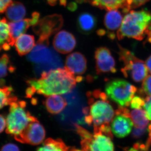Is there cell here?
Instances as JSON below:
<instances>
[{
	"instance_id": "cell-34",
	"label": "cell",
	"mask_w": 151,
	"mask_h": 151,
	"mask_svg": "<svg viewBox=\"0 0 151 151\" xmlns=\"http://www.w3.org/2000/svg\"><path fill=\"white\" fill-rule=\"evenodd\" d=\"M6 123L5 119L1 115H0V133L3 132L5 128Z\"/></svg>"
},
{
	"instance_id": "cell-37",
	"label": "cell",
	"mask_w": 151,
	"mask_h": 151,
	"mask_svg": "<svg viewBox=\"0 0 151 151\" xmlns=\"http://www.w3.org/2000/svg\"><path fill=\"white\" fill-rule=\"evenodd\" d=\"M147 129L149 133V138L147 143L150 145H151V122L150 124L149 125Z\"/></svg>"
},
{
	"instance_id": "cell-25",
	"label": "cell",
	"mask_w": 151,
	"mask_h": 151,
	"mask_svg": "<svg viewBox=\"0 0 151 151\" xmlns=\"http://www.w3.org/2000/svg\"><path fill=\"white\" fill-rule=\"evenodd\" d=\"M15 68L11 63L9 57L4 54L0 58V86H3L5 81L3 78L7 75L8 72L13 73Z\"/></svg>"
},
{
	"instance_id": "cell-32",
	"label": "cell",
	"mask_w": 151,
	"mask_h": 151,
	"mask_svg": "<svg viewBox=\"0 0 151 151\" xmlns=\"http://www.w3.org/2000/svg\"><path fill=\"white\" fill-rule=\"evenodd\" d=\"M12 2V0H0V14L5 12Z\"/></svg>"
},
{
	"instance_id": "cell-19",
	"label": "cell",
	"mask_w": 151,
	"mask_h": 151,
	"mask_svg": "<svg viewBox=\"0 0 151 151\" xmlns=\"http://www.w3.org/2000/svg\"><path fill=\"white\" fill-rule=\"evenodd\" d=\"M45 105L48 112L57 114L61 112L67 105L65 98L58 94L48 96L45 102Z\"/></svg>"
},
{
	"instance_id": "cell-23",
	"label": "cell",
	"mask_w": 151,
	"mask_h": 151,
	"mask_svg": "<svg viewBox=\"0 0 151 151\" xmlns=\"http://www.w3.org/2000/svg\"><path fill=\"white\" fill-rule=\"evenodd\" d=\"M70 149V147L66 146L61 139H54L50 138L45 140L37 150L65 151L69 150Z\"/></svg>"
},
{
	"instance_id": "cell-6",
	"label": "cell",
	"mask_w": 151,
	"mask_h": 151,
	"mask_svg": "<svg viewBox=\"0 0 151 151\" xmlns=\"http://www.w3.org/2000/svg\"><path fill=\"white\" fill-rule=\"evenodd\" d=\"M75 126L77 134L81 137L82 150H114V145L110 137L100 132H94V134H92L78 124H75Z\"/></svg>"
},
{
	"instance_id": "cell-15",
	"label": "cell",
	"mask_w": 151,
	"mask_h": 151,
	"mask_svg": "<svg viewBox=\"0 0 151 151\" xmlns=\"http://www.w3.org/2000/svg\"><path fill=\"white\" fill-rule=\"evenodd\" d=\"M65 67L74 75H82L87 68V62L85 57L79 52L71 53L66 58Z\"/></svg>"
},
{
	"instance_id": "cell-3",
	"label": "cell",
	"mask_w": 151,
	"mask_h": 151,
	"mask_svg": "<svg viewBox=\"0 0 151 151\" xmlns=\"http://www.w3.org/2000/svg\"><path fill=\"white\" fill-rule=\"evenodd\" d=\"M146 36L151 42V13L148 11L131 10L124 17L117 32L119 40L125 37L142 40Z\"/></svg>"
},
{
	"instance_id": "cell-21",
	"label": "cell",
	"mask_w": 151,
	"mask_h": 151,
	"mask_svg": "<svg viewBox=\"0 0 151 151\" xmlns=\"http://www.w3.org/2000/svg\"><path fill=\"white\" fill-rule=\"evenodd\" d=\"M26 14L24 5L19 2H12L6 11V16L11 22L19 21L22 19Z\"/></svg>"
},
{
	"instance_id": "cell-5",
	"label": "cell",
	"mask_w": 151,
	"mask_h": 151,
	"mask_svg": "<svg viewBox=\"0 0 151 151\" xmlns=\"http://www.w3.org/2000/svg\"><path fill=\"white\" fill-rule=\"evenodd\" d=\"M119 59L124 65L121 70L124 76H130L136 82L143 81L148 73L145 63L136 57L129 50L119 45Z\"/></svg>"
},
{
	"instance_id": "cell-22",
	"label": "cell",
	"mask_w": 151,
	"mask_h": 151,
	"mask_svg": "<svg viewBox=\"0 0 151 151\" xmlns=\"http://www.w3.org/2000/svg\"><path fill=\"white\" fill-rule=\"evenodd\" d=\"M11 47L7 20L5 18H0V52L2 50H9Z\"/></svg>"
},
{
	"instance_id": "cell-17",
	"label": "cell",
	"mask_w": 151,
	"mask_h": 151,
	"mask_svg": "<svg viewBox=\"0 0 151 151\" xmlns=\"http://www.w3.org/2000/svg\"><path fill=\"white\" fill-rule=\"evenodd\" d=\"M77 24L80 32L84 34H89L96 27L97 20L92 14L83 13L78 16Z\"/></svg>"
},
{
	"instance_id": "cell-1",
	"label": "cell",
	"mask_w": 151,
	"mask_h": 151,
	"mask_svg": "<svg viewBox=\"0 0 151 151\" xmlns=\"http://www.w3.org/2000/svg\"><path fill=\"white\" fill-rule=\"evenodd\" d=\"M77 77L66 67L43 71L39 78L27 81L29 86L27 89V97H31L35 92L46 97L68 93L76 85Z\"/></svg>"
},
{
	"instance_id": "cell-4",
	"label": "cell",
	"mask_w": 151,
	"mask_h": 151,
	"mask_svg": "<svg viewBox=\"0 0 151 151\" xmlns=\"http://www.w3.org/2000/svg\"><path fill=\"white\" fill-rule=\"evenodd\" d=\"M9 113L6 119V132L9 134L18 135L31 122L37 118L26 110V103L17 100L10 104Z\"/></svg>"
},
{
	"instance_id": "cell-27",
	"label": "cell",
	"mask_w": 151,
	"mask_h": 151,
	"mask_svg": "<svg viewBox=\"0 0 151 151\" xmlns=\"http://www.w3.org/2000/svg\"><path fill=\"white\" fill-rule=\"evenodd\" d=\"M149 1L150 0H128L127 7L124 13H128L129 11L142 6Z\"/></svg>"
},
{
	"instance_id": "cell-36",
	"label": "cell",
	"mask_w": 151,
	"mask_h": 151,
	"mask_svg": "<svg viewBox=\"0 0 151 151\" xmlns=\"http://www.w3.org/2000/svg\"><path fill=\"white\" fill-rule=\"evenodd\" d=\"M68 9L70 11H75L77 9V5L74 3H70L68 6Z\"/></svg>"
},
{
	"instance_id": "cell-14",
	"label": "cell",
	"mask_w": 151,
	"mask_h": 151,
	"mask_svg": "<svg viewBox=\"0 0 151 151\" xmlns=\"http://www.w3.org/2000/svg\"><path fill=\"white\" fill-rule=\"evenodd\" d=\"M133 124L129 117L123 114H117L111 122V131L117 137L124 138L132 132Z\"/></svg>"
},
{
	"instance_id": "cell-9",
	"label": "cell",
	"mask_w": 151,
	"mask_h": 151,
	"mask_svg": "<svg viewBox=\"0 0 151 151\" xmlns=\"http://www.w3.org/2000/svg\"><path fill=\"white\" fill-rule=\"evenodd\" d=\"M63 19L62 16L54 14L41 19L34 25L32 29L39 36L38 42L49 44V37L62 28Z\"/></svg>"
},
{
	"instance_id": "cell-33",
	"label": "cell",
	"mask_w": 151,
	"mask_h": 151,
	"mask_svg": "<svg viewBox=\"0 0 151 151\" xmlns=\"http://www.w3.org/2000/svg\"><path fill=\"white\" fill-rule=\"evenodd\" d=\"M19 149L17 146L14 144H6L3 146L1 149V151H19Z\"/></svg>"
},
{
	"instance_id": "cell-10",
	"label": "cell",
	"mask_w": 151,
	"mask_h": 151,
	"mask_svg": "<svg viewBox=\"0 0 151 151\" xmlns=\"http://www.w3.org/2000/svg\"><path fill=\"white\" fill-rule=\"evenodd\" d=\"M45 136V129L37 119L30 123L20 134L14 136V139L21 143L37 145L43 142Z\"/></svg>"
},
{
	"instance_id": "cell-7",
	"label": "cell",
	"mask_w": 151,
	"mask_h": 151,
	"mask_svg": "<svg viewBox=\"0 0 151 151\" xmlns=\"http://www.w3.org/2000/svg\"><path fill=\"white\" fill-rule=\"evenodd\" d=\"M107 97L122 107L130 105L137 88L126 80L116 79L108 82L105 86Z\"/></svg>"
},
{
	"instance_id": "cell-29",
	"label": "cell",
	"mask_w": 151,
	"mask_h": 151,
	"mask_svg": "<svg viewBox=\"0 0 151 151\" xmlns=\"http://www.w3.org/2000/svg\"><path fill=\"white\" fill-rule=\"evenodd\" d=\"M145 103V99L142 97L136 96L132 98L130 105L132 109H139L141 108V107L143 106Z\"/></svg>"
},
{
	"instance_id": "cell-20",
	"label": "cell",
	"mask_w": 151,
	"mask_h": 151,
	"mask_svg": "<svg viewBox=\"0 0 151 151\" xmlns=\"http://www.w3.org/2000/svg\"><path fill=\"white\" fill-rule=\"evenodd\" d=\"M91 4L101 9L109 11L122 9L123 12L127 7L128 0H86Z\"/></svg>"
},
{
	"instance_id": "cell-24",
	"label": "cell",
	"mask_w": 151,
	"mask_h": 151,
	"mask_svg": "<svg viewBox=\"0 0 151 151\" xmlns=\"http://www.w3.org/2000/svg\"><path fill=\"white\" fill-rule=\"evenodd\" d=\"M130 118L136 128L144 129L148 126L149 119L145 111L141 108L134 109L130 113Z\"/></svg>"
},
{
	"instance_id": "cell-31",
	"label": "cell",
	"mask_w": 151,
	"mask_h": 151,
	"mask_svg": "<svg viewBox=\"0 0 151 151\" xmlns=\"http://www.w3.org/2000/svg\"><path fill=\"white\" fill-rule=\"evenodd\" d=\"M147 131H148L147 128L139 129L135 127L132 131V137L134 138H140L145 134Z\"/></svg>"
},
{
	"instance_id": "cell-35",
	"label": "cell",
	"mask_w": 151,
	"mask_h": 151,
	"mask_svg": "<svg viewBox=\"0 0 151 151\" xmlns=\"http://www.w3.org/2000/svg\"><path fill=\"white\" fill-rule=\"evenodd\" d=\"M145 64L148 72L151 74V55L146 60Z\"/></svg>"
},
{
	"instance_id": "cell-38",
	"label": "cell",
	"mask_w": 151,
	"mask_h": 151,
	"mask_svg": "<svg viewBox=\"0 0 151 151\" xmlns=\"http://www.w3.org/2000/svg\"><path fill=\"white\" fill-rule=\"evenodd\" d=\"M58 0H47V3L50 5L54 6L56 4Z\"/></svg>"
},
{
	"instance_id": "cell-11",
	"label": "cell",
	"mask_w": 151,
	"mask_h": 151,
	"mask_svg": "<svg viewBox=\"0 0 151 151\" xmlns=\"http://www.w3.org/2000/svg\"><path fill=\"white\" fill-rule=\"evenodd\" d=\"M95 59L97 74L116 72L115 60L107 47H102L97 48L95 52Z\"/></svg>"
},
{
	"instance_id": "cell-26",
	"label": "cell",
	"mask_w": 151,
	"mask_h": 151,
	"mask_svg": "<svg viewBox=\"0 0 151 151\" xmlns=\"http://www.w3.org/2000/svg\"><path fill=\"white\" fill-rule=\"evenodd\" d=\"M13 89L11 86L0 87V109L6 105H9L13 101L17 100L13 94Z\"/></svg>"
},
{
	"instance_id": "cell-18",
	"label": "cell",
	"mask_w": 151,
	"mask_h": 151,
	"mask_svg": "<svg viewBox=\"0 0 151 151\" xmlns=\"http://www.w3.org/2000/svg\"><path fill=\"white\" fill-rule=\"evenodd\" d=\"M15 46L20 56H23L29 53L35 46V40L34 36L23 34L17 39Z\"/></svg>"
},
{
	"instance_id": "cell-8",
	"label": "cell",
	"mask_w": 151,
	"mask_h": 151,
	"mask_svg": "<svg viewBox=\"0 0 151 151\" xmlns=\"http://www.w3.org/2000/svg\"><path fill=\"white\" fill-rule=\"evenodd\" d=\"M49 44L37 42L30 54L27 59L37 65V68L54 69L62 66L61 59L56 52L48 48Z\"/></svg>"
},
{
	"instance_id": "cell-30",
	"label": "cell",
	"mask_w": 151,
	"mask_h": 151,
	"mask_svg": "<svg viewBox=\"0 0 151 151\" xmlns=\"http://www.w3.org/2000/svg\"><path fill=\"white\" fill-rule=\"evenodd\" d=\"M143 107L146 111L148 118L151 121V96L146 97Z\"/></svg>"
},
{
	"instance_id": "cell-28",
	"label": "cell",
	"mask_w": 151,
	"mask_h": 151,
	"mask_svg": "<svg viewBox=\"0 0 151 151\" xmlns=\"http://www.w3.org/2000/svg\"><path fill=\"white\" fill-rule=\"evenodd\" d=\"M142 87L146 94L151 96V75L147 76L143 80Z\"/></svg>"
},
{
	"instance_id": "cell-39",
	"label": "cell",
	"mask_w": 151,
	"mask_h": 151,
	"mask_svg": "<svg viewBox=\"0 0 151 151\" xmlns=\"http://www.w3.org/2000/svg\"><path fill=\"white\" fill-rule=\"evenodd\" d=\"M60 2L61 5L64 6H65V5H66V0H60Z\"/></svg>"
},
{
	"instance_id": "cell-12",
	"label": "cell",
	"mask_w": 151,
	"mask_h": 151,
	"mask_svg": "<svg viewBox=\"0 0 151 151\" xmlns=\"http://www.w3.org/2000/svg\"><path fill=\"white\" fill-rule=\"evenodd\" d=\"M40 17L39 13L35 12L32 14L31 18L8 23L11 46H13L17 39L26 32L30 26L34 25L39 21Z\"/></svg>"
},
{
	"instance_id": "cell-2",
	"label": "cell",
	"mask_w": 151,
	"mask_h": 151,
	"mask_svg": "<svg viewBox=\"0 0 151 151\" xmlns=\"http://www.w3.org/2000/svg\"><path fill=\"white\" fill-rule=\"evenodd\" d=\"M88 96L89 106L84 108L82 111L85 115L84 122L89 126L93 125L94 132H100L113 138L110 124L114 118L115 112L107 101V95L101 93V100L96 101L89 94Z\"/></svg>"
},
{
	"instance_id": "cell-16",
	"label": "cell",
	"mask_w": 151,
	"mask_h": 151,
	"mask_svg": "<svg viewBox=\"0 0 151 151\" xmlns=\"http://www.w3.org/2000/svg\"><path fill=\"white\" fill-rule=\"evenodd\" d=\"M123 19L122 14L118 9L108 11L105 14L104 25L108 31V37L111 39L115 38V32L121 27Z\"/></svg>"
},
{
	"instance_id": "cell-13",
	"label": "cell",
	"mask_w": 151,
	"mask_h": 151,
	"mask_svg": "<svg viewBox=\"0 0 151 151\" xmlns=\"http://www.w3.org/2000/svg\"><path fill=\"white\" fill-rule=\"evenodd\" d=\"M76 42L74 36L65 30L60 31L55 36L53 41L54 48L61 54L71 52L75 48Z\"/></svg>"
}]
</instances>
